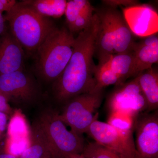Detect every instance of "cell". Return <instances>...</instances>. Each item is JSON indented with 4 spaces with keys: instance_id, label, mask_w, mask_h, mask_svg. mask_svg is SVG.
<instances>
[{
    "instance_id": "cell-9",
    "label": "cell",
    "mask_w": 158,
    "mask_h": 158,
    "mask_svg": "<svg viewBox=\"0 0 158 158\" xmlns=\"http://www.w3.org/2000/svg\"><path fill=\"white\" fill-rule=\"evenodd\" d=\"M86 134L94 141L113 151L123 158H135L136 150L133 135L118 131L107 123L94 120Z\"/></svg>"
},
{
    "instance_id": "cell-6",
    "label": "cell",
    "mask_w": 158,
    "mask_h": 158,
    "mask_svg": "<svg viewBox=\"0 0 158 158\" xmlns=\"http://www.w3.org/2000/svg\"><path fill=\"white\" fill-rule=\"evenodd\" d=\"M110 113L122 112L136 118L147 112L146 99L138 84V77L127 82L116 85L107 100Z\"/></svg>"
},
{
    "instance_id": "cell-3",
    "label": "cell",
    "mask_w": 158,
    "mask_h": 158,
    "mask_svg": "<svg viewBox=\"0 0 158 158\" xmlns=\"http://www.w3.org/2000/svg\"><path fill=\"white\" fill-rule=\"evenodd\" d=\"M4 17L9 23L11 34L24 50L30 53L36 52L46 38L57 28L49 18L39 15L22 1L17 2Z\"/></svg>"
},
{
    "instance_id": "cell-10",
    "label": "cell",
    "mask_w": 158,
    "mask_h": 158,
    "mask_svg": "<svg viewBox=\"0 0 158 158\" xmlns=\"http://www.w3.org/2000/svg\"><path fill=\"white\" fill-rule=\"evenodd\" d=\"M123 15L134 35L145 37L157 34L158 15L151 6L137 5L125 8Z\"/></svg>"
},
{
    "instance_id": "cell-1",
    "label": "cell",
    "mask_w": 158,
    "mask_h": 158,
    "mask_svg": "<svg viewBox=\"0 0 158 158\" xmlns=\"http://www.w3.org/2000/svg\"><path fill=\"white\" fill-rule=\"evenodd\" d=\"M98 19L94 13L88 28L79 33L75 38L73 52L61 76L54 82L53 89L57 102L64 105L75 97L94 90V62L95 37Z\"/></svg>"
},
{
    "instance_id": "cell-27",
    "label": "cell",
    "mask_w": 158,
    "mask_h": 158,
    "mask_svg": "<svg viewBox=\"0 0 158 158\" xmlns=\"http://www.w3.org/2000/svg\"><path fill=\"white\" fill-rule=\"evenodd\" d=\"M66 158H85L82 154L73 155L69 156Z\"/></svg>"
},
{
    "instance_id": "cell-4",
    "label": "cell",
    "mask_w": 158,
    "mask_h": 158,
    "mask_svg": "<svg viewBox=\"0 0 158 158\" xmlns=\"http://www.w3.org/2000/svg\"><path fill=\"white\" fill-rule=\"evenodd\" d=\"M35 124L48 142L54 158L81 154L86 143L84 137L69 130L57 112H44Z\"/></svg>"
},
{
    "instance_id": "cell-5",
    "label": "cell",
    "mask_w": 158,
    "mask_h": 158,
    "mask_svg": "<svg viewBox=\"0 0 158 158\" xmlns=\"http://www.w3.org/2000/svg\"><path fill=\"white\" fill-rule=\"evenodd\" d=\"M103 91V89H94L75 97L63 105L60 118L74 132L83 135L98 119L97 111L102 101Z\"/></svg>"
},
{
    "instance_id": "cell-23",
    "label": "cell",
    "mask_w": 158,
    "mask_h": 158,
    "mask_svg": "<svg viewBox=\"0 0 158 158\" xmlns=\"http://www.w3.org/2000/svg\"><path fill=\"white\" fill-rule=\"evenodd\" d=\"M17 2L15 0H0V13L9 12L13 9Z\"/></svg>"
},
{
    "instance_id": "cell-18",
    "label": "cell",
    "mask_w": 158,
    "mask_h": 158,
    "mask_svg": "<svg viewBox=\"0 0 158 158\" xmlns=\"http://www.w3.org/2000/svg\"><path fill=\"white\" fill-rule=\"evenodd\" d=\"M22 2L39 15L46 18H59L65 14V0H25Z\"/></svg>"
},
{
    "instance_id": "cell-25",
    "label": "cell",
    "mask_w": 158,
    "mask_h": 158,
    "mask_svg": "<svg viewBox=\"0 0 158 158\" xmlns=\"http://www.w3.org/2000/svg\"><path fill=\"white\" fill-rule=\"evenodd\" d=\"M6 22L4 16H3L2 13H0V39L7 30Z\"/></svg>"
},
{
    "instance_id": "cell-16",
    "label": "cell",
    "mask_w": 158,
    "mask_h": 158,
    "mask_svg": "<svg viewBox=\"0 0 158 158\" xmlns=\"http://www.w3.org/2000/svg\"><path fill=\"white\" fill-rule=\"evenodd\" d=\"M99 66L108 69L123 83L132 77H136L135 62L133 51L113 55L109 60Z\"/></svg>"
},
{
    "instance_id": "cell-20",
    "label": "cell",
    "mask_w": 158,
    "mask_h": 158,
    "mask_svg": "<svg viewBox=\"0 0 158 158\" xmlns=\"http://www.w3.org/2000/svg\"><path fill=\"white\" fill-rule=\"evenodd\" d=\"M135 118L127 113L111 112L108 116L107 123L124 135H133Z\"/></svg>"
},
{
    "instance_id": "cell-12",
    "label": "cell",
    "mask_w": 158,
    "mask_h": 158,
    "mask_svg": "<svg viewBox=\"0 0 158 158\" xmlns=\"http://www.w3.org/2000/svg\"><path fill=\"white\" fill-rule=\"evenodd\" d=\"M24 51L7 30L0 39V75L24 69Z\"/></svg>"
},
{
    "instance_id": "cell-26",
    "label": "cell",
    "mask_w": 158,
    "mask_h": 158,
    "mask_svg": "<svg viewBox=\"0 0 158 158\" xmlns=\"http://www.w3.org/2000/svg\"><path fill=\"white\" fill-rule=\"evenodd\" d=\"M0 158H19L4 148H0Z\"/></svg>"
},
{
    "instance_id": "cell-7",
    "label": "cell",
    "mask_w": 158,
    "mask_h": 158,
    "mask_svg": "<svg viewBox=\"0 0 158 158\" xmlns=\"http://www.w3.org/2000/svg\"><path fill=\"white\" fill-rule=\"evenodd\" d=\"M0 92L18 104H29L36 100L39 89L36 81L24 69L0 75Z\"/></svg>"
},
{
    "instance_id": "cell-22",
    "label": "cell",
    "mask_w": 158,
    "mask_h": 158,
    "mask_svg": "<svg viewBox=\"0 0 158 158\" xmlns=\"http://www.w3.org/2000/svg\"><path fill=\"white\" fill-rule=\"evenodd\" d=\"M102 2L106 6L115 8L119 6H126L125 8H127L138 5L137 1L133 0H106Z\"/></svg>"
},
{
    "instance_id": "cell-8",
    "label": "cell",
    "mask_w": 158,
    "mask_h": 158,
    "mask_svg": "<svg viewBox=\"0 0 158 158\" xmlns=\"http://www.w3.org/2000/svg\"><path fill=\"white\" fill-rule=\"evenodd\" d=\"M135 158H158V112H145L135 118Z\"/></svg>"
},
{
    "instance_id": "cell-11",
    "label": "cell",
    "mask_w": 158,
    "mask_h": 158,
    "mask_svg": "<svg viewBox=\"0 0 158 158\" xmlns=\"http://www.w3.org/2000/svg\"><path fill=\"white\" fill-rule=\"evenodd\" d=\"M98 19V27L95 37L94 56L98 65L103 64L115 55V36L112 26L110 7L95 10Z\"/></svg>"
},
{
    "instance_id": "cell-14",
    "label": "cell",
    "mask_w": 158,
    "mask_h": 158,
    "mask_svg": "<svg viewBox=\"0 0 158 158\" xmlns=\"http://www.w3.org/2000/svg\"><path fill=\"white\" fill-rule=\"evenodd\" d=\"M133 51L137 76L140 73L151 68L154 64L158 62L157 34L144 37L140 42H135Z\"/></svg>"
},
{
    "instance_id": "cell-17",
    "label": "cell",
    "mask_w": 158,
    "mask_h": 158,
    "mask_svg": "<svg viewBox=\"0 0 158 158\" xmlns=\"http://www.w3.org/2000/svg\"><path fill=\"white\" fill-rule=\"evenodd\" d=\"M140 86L148 104L147 112L158 109V72L157 69L151 67L140 73L137 76Z\"/></svg>"
},
{
    "instance_id": "cell-2",
    "label": "cell",
    "mask_w": 158,
    "mask_h": 158,
    "mask_svg": "<svg viewBox=\"0 0 158 158\" xmlns=\"http://www.w3.org/2000/svg\"><path fill=\"white\" fill-rule=\"evenodd\" d=\"M75 37L65 27H57L36 52V69L46 82H55L61 76L73 52Z\"/></svg>"
},
{
    "instance_id": "cell-19",
    "label": "cell",
    "mask_w": 158,
    "mask_h": 158,
    "mask_svg": "<svg viewBox=\"0 0 158 158\" xmlns=\"http://www.w3.org/2000/svg\"><path fill=\"white\" fill-rule=\"evenodd\" d=\"M53 158L50 147L46 139L35 124L31 134L29 147L26 148L19 158Z\"/></svg>"
},
{
    "instance_id": "cell-24",
    "label": "cell",
    "mask_w": 158,
    "mask_h": 158,
    "mask_svg": "<svg viewBox=\"0 0 158 158\" xmlns=\"http://www.w3.org/2000/svg\"><path fill=\"white\" fill-rule=\"evenodd\" d=\"M8 115L0 112V139L4 135L8 125Z\"/></svg>"
},
{
    "instance_id": "cell-15",
    "label": "cell",
    "mask_w": 158,
    "mask_h": 158,
    "mask_svg": "<svg viewBox=\"0 0 158 158\" xmlns=\"http://www.w3.org/2000/svg\"><path fill=\"white\" fill-rule=\"evenodd\" d=\"M110 7L115 36V54L132 51L135 43L134 34L130 30L123 15L117 8Z\"/></svg>"
},
{
    "instance_id": "cell-21",
    "label": "cell",
    "mask_w": 158,
    "mask_h": 158,
    "mask_svg": "<svg viewBox=\"0 0 158 158\" xmlns=\"http://www.w3.org/2000/svg\"><path fill=\"white\" fill-rule=\"evenodd\" d=\"M81 154L85 158H123L95 141L85 143Z\"/></svg>"
},
{
    "instance_id": "cell-28",
    "label": "cell",
    "mask_w": 158,
    "mask_h": 158,
    "mask_svg": "<svg viewBox=\"0 0 158 158\" xmlns=\"http://www.w3.org/2000/svg\"><path fill=\"white\" fill-rule=\"evenodd\" d=\"M53 158L52 157H50V158Z\"/></svg>"
},
{
    "instance_id": "cell-13",
    "label": "cell",
    "mask_w": 158,
    "mask_h": 158,
    "mask_svg": "<svg viewBox=\"0 0 158 158\" xmlns=\"http://www.w3.org/2000/svg\"><path fill=\"white\" fill-rule=\"evenodd\" d=\"M95 9L88 0H70L66 4L65 15L67 29L71 34L87 29L93 20Z\"/></svg>"
}]
</instances>
